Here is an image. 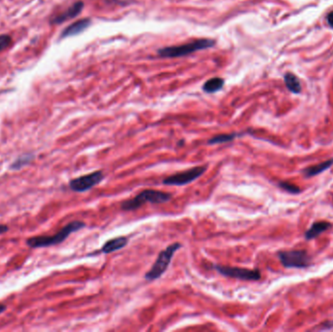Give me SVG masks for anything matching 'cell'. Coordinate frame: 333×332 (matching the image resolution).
Wrapping results in <instances>:
<instances>
[{"instance_id": "6", "label": "cell", "mask_w": 333, "mask_h": 332, "mask_svg": "<svg viewBox=\"0 0 333 332\" xmlns=\"http://www.w3.org/2000/svg\"><path fill=\"white\" fill-rule=\"evenodd\" d=\"M207 170V166H194L186 170L176 172L172 175H169L163 179V184L165 185H174L182 186L186 185L197 178H199Z\"/></svg>"}, {"instance_id": "9", "label": "cell", "mask_w": 333, "mask_h": 332, "mask_svg": "<svg viewBox=\"0 0 333 332\" xmlns=\"http://www.w3.org/2000/svg\"><path fill=\"white\" fill-rule=\"evenodd\" d=\"M83 6V2H81V1H78V2L74 3L73 5H71L69 8H67L65 11H63L61 14L55 16L52 19L51 22L55 23V24H58V23H62L63 21H67L69 19H72V18L78 16L82 11Z\"/></svg>"}, {"instance_id": "19", "label": "cell", "mask_w": 333, "mask_h": 332, "mask_svg": "<svg viewBox=\"0 0 333 332\" xmlns=\"http://www.w3.org/2000/svg\"><path fill=\"white\" fill-rule=\"evenodd\" d=\"M279 186L281 187L282 189L288 191L289 193H292V194H298L301 192V189L298 188L295 185H293L292 183H289V182H285V181H281L279 182Z\"/></svg>"}, {"instance_id": "3", "label": "cell", "mask_w": 333, "mask_h": 332, "mask_svg": "<svg viewBox=\"0 0 333 332\" xmlns=\"http://www.w3.org/2000/svg\"><path fill=\"white\" fill-rule=\"evenodd\" d=\"M215 42L212 39H199L193 42H189L185 44L177 45V46H169L165 47L158 51V54L162 58H179L184 57L194 52L208 49L212 47Z\"/></svg>"}, {"instance_id": "22", "label": "cell", "mask_w": 333, "mask_h": 332, "mask_svg": "<svg viewBox=\"0 0 333 332\" xmlns=\"http://www.w3.org/2000/svg\"><path fill=\"white\" fill-rule=\"evenodd\" d=\"M6 309H7V307L4 304H0V314L4 313V312L6 311Z\"/></svg>"}, {"instance_id": "15", "label": "cell", "mask_w": 333, "mask_h": 332, "mask_svg": "<svg viewBox=\"0 0 333 332\" xmlns=\"http://www.w3.org/2000/svg\"><path fill=\"white\" fill-rule=\"evenodd\" d=\"M239 134L233 133V134H221V135H216L209 139L208 141V145H219V144H226L234 141L237 137H239Z\"/></svg>"}, {"instance_id": "14", "label": "cell", "mask_w": 333, "mask_h": 332, "mask_svg": "<svg viewBox=\"0 0 333 332\" xmlns=\"http://www.w3.org/2000/svg\"><path fill=\"white\" fill-rule=\"evenodd\" d=\"M285 83L287 88L294 94H299L301 92V85L298 78L292 74V73H287L285 75Z\"/></svg>"}, {"instance_id": "21", "label": "cell", "mask_w": 333, "mask_h": 332, "mask_svg": "<svg viewBox=\"0 0 333 332\" xmlns=\"http://www.w3.org/2000/svg\"><path fill=\"white\" fill-rule=\"evenodd\" d=\"M8 230H9V227L7 225H3V224L0 225V235L6 233Z\"/></svg>"}, {"instance_id": "18", "label": "cell", "mask_w": 333, "mask_h": 332, "mask_svg": "<svg viewBox=\"0 0 333 332\" xmlns=\"http://www.w3.org/2000/svg\"><path fill=\"white\" fill-rule=\"evenodd\" d=\"M12 44V38L8 34H1L0 35V53L4 50L8 49Z\"/></svg>"}, {"instance_id": "16", "label": "cell", "mask_w": 333, "mask_h": 332, "mask_svg": "<svg viewBox=\"0 0 333 332\" xmlns=\"http://www.w3.org/2000/svg\"><path fill=\"white\" fill-rule=\"evenodd\" d=\"M223 85H224V80L222 78H219V77L211 78L204 84V91L208 94L215 93L219 91L223 87Z\"/></svg>"}, {"instance_id": "17", "label": "cell", "mask_w": 333, "mask_h": 332, "mask_svg": "<svg viewBox=\"0 0 333 332\" xmlns=\"http://www.w3.org/2000/svg\"><path fill=\"white\" fill-rule=\"evenodd\" d=\"M34 158L33 155H23V156H21L20 158H18L12 165H11V168L12 169H20L21 166H25L27 165L32 159Z\"/></svg>"}, {"instance_id": "1", "label": "cell", "mask_w": 333, "mask_h": 332, "mask_svg": "<svg viewBox=\"0 0 333 332\" xmlns=\"http://www.w3.org/2000/svg\"><path fill=\"white\" fill-rule=\"evenodd\" d=\"M86 227V224L82 221H72L65 225L63 228L61 229L58 233L51 235V236H46V235H41V236H35L28 238L26 240V245L31 248V249H38V248H46V247H51V246H56L63 241L73 232H76L80 229Z\"/></svg>"}, {"instance_id": "13", "label": "cell", "mask_w": 333, "mask_h": 332, "mask_svg": "<svg viewBox=\"0 0 333 332\" xmlns=\"http://www.w3.org/2000/svg\"><path fill=\"white\" fill-rule=\"evenodd\" d=\"M333 165V159H331L329 161H326V162H323V163H320L318 165H315V166H308L307 168H305L303 170V173L306 177H310V176H315L319 173H322L323 171L327 170L328 168H330L331 166Z\"/></svg>"}, {"instance_id": "8", "label": "cell", "mask_w": 333, "mask_h": 332, "mask_svg": "<svg viewBox=\"0 0 333 332\" xmlns=\"http://www.w3.org/2000/svg\"><path fill=\"white\" fill-rule=\"evenodd\" d=\"M104 178V172L102 170H97L71 179L68 185L74 192H85L101 183Z\"/></svg>"}, {"instance_id": "4", "label": "cell", "mask_w": 333, "mask_h": 332, "mask_svg": "<svg viewBox=\"0 0 333 332\" xmlns=\"http://www.w3.org/2000/svg\"><path fill=\"white\" fill-rule=\"evenodd\" d=\"M182 248V245L180 243H172L166 249L162 250L150 270L148 271L145 275L146 281H155L159 279L168 268L170 261L174 255V253L179 249Z\"/></svg>"}, {"instance_id": "5", "label": "cell", "mask_w": 333, "mask_h": 332, "mask_svg": "<svg viewBox=\"0 0 333 332\" xmlns=\"http://www.w3.org/2000/svg\"><path fill=\"white\" fill-rule=\"evenodd\" d=\"M282 265L286 268H307L311 265V256L306 250H284L278 253Z\"/></svg>"}, {"instance_id": "11", "label": "cell", "mask_w": 333, "mask_h": 332, "mask_svg": "<svg viewBox=\"0 0 333 332\" xmlns=\"http://www.w3.org/2000/svg\"><path fill=\"white\" fill-rule=\"evenodd\" d=\"M129 243V239L127 237H117L111 240H108L102 248L101 252L104 254H108L114 251H117L119 249H123L126 245Z\"/></svg>"}, {"instance_id": "20", "label": "cell", "mask_w": 333, "mask_h": 332, "mask_svg": "<svg viewBox=\"0 0 333 332\" xmlns=\"http://www.w3.org/2000/svg\"><path fill=\"white\" fill-rule=\"evenodd\" d=\"M328 22L332 27H333V11L328 15Z\"/></svg>"}, {"instance_id": "10", "label": "cell", "mask_w": 333, "mask_h": 332, "mask_svg": "<svg viewBox=\"0 0 333 332\" xmlns=\"http://www.w3.org/2000/svg\"><path fill=\"white\" fill-rule=\"evenodd\" d=\"M90 23H91V20H89V19H82V20L75 21L72 24L68 25L63 30L61 37L62 38H66V37L77 35V34L83 32L84 30L90 25Z\"/></svg>"}, {"instance_id": "12", "label": "cell", "mask_w": 333, "mask_h": 332, "mask_svg": "<svg viewBox=\"0 0 333 332\" xmlns=\"http://www.w3.org/2000/svg\"><path fill=\"white\" fill-rule=\"evenodd\" d=\"M333 227V224L328 221H320V222H315L311 226V228L308 229L305 233V238L307 240H312L320 236L322 233L330 230Z\"/></svg>"}, {"instance_id": "2", "label": "cell", "mask_w": 333, "mask_h": 332, "mask_svg": "<svg viewBox=\"0 0 333 332\" xmlns=\"http://www.w3.org/2000/svg\"><path fill=\"white\" fill-rule=\"evenodd\" d=\"M172 195L166 192L154 190V189H146L142 191L139 195L134 197L133 199L126 200L121 204V209L125 211H131L141 208L142 206L147 203L151 204H164L171 199Z\"/></svg>"}, {"instance_id": "7", "label": "cell", "mask_w": 333, "mask_h": 332, "mask_svg": "<svg viewBox=\"0 0 333 332\" xmlns=\"http://www.w3.org/2000/svg\"><path fill=\"white\" fill-rule=\"evenodd\" d=\"M212 268L225 277L235 278L242 281H258L261 278V274L258 270H250L247 268L224 266L219 264L213 265Z\"/></svg>"}]
</instances>
